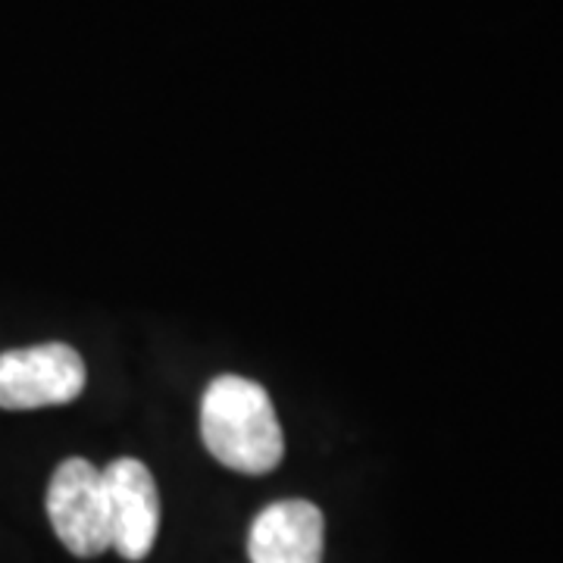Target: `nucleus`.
Segmentation results:
<instances>
[{"instance_id": "nucleus-1", "label": "nucleus", "mask_w": 563, "mask_h": 563, "mask_svg": "<svg viewBox=\"0 0 563 563\" xmlns=\"http://www.w3.org/2000/svg\"><path fill=\"white\" fill-rule=\"evenodd\" d=\"M201 439L222 466L244 476L273 473L285 454L276 407L263 385L244 376H220L207 385Z\"/></svg>"}, {"instance_id": "nucleus-2", "label": "nucleus", "mask_w": 563, "mask_h": 563, "mask_svg": "<svg viewBox=\"0 0 563 563\" xmlns=\"http://www.w3.org/2000/svg\"><path fill=\"white\" fill-rule=\"evenodd\" d=\"M88 369L73 344L47 342L0 354V407L38 410L79 398Z\"/></svg>"}, {"instance_id": "nucleus-3", "label": "nucleus", "mask_w": 563, "mask_h": 563, "mask_svg": "<svg viewBox=\"0 0 563 563\" xmlns=\"http://www.w3.org/2000/svg\"><path fill=\"white\" fill-rule=\"evenodd\" d=\"M47 517L57 539L76 558H98L113 548L103 476L85 457H69L54 470L47 485Z\"/></svg>"}, {"instance_id": "nucleus-4", "label": "nucleus", "mask_w": 563, "mask_h": 563, "mask_svg": "<svg viewBox=\"0 0 563 563\" xmlns=\"http://www.w3.org/2000/svg\"><path fill=\"white\" fill-rule=\"evenodd\" d=\"M110 514V539L125 561H144L161 532V495L151 470L135 457H120L101 470Z\"/></svg>"}, {"instance_id": "nucleus-5", "label": "nucleus", "mask_w": 563, "mask_h": 563, "mask_svg": "<svg viewBox=\"0 0 563 563\" xmlns=\"http://www.w3.org/2000/svg\"><path fill=\"white\" fill-rule=\"evenodd\" d=\"M325 520L310 501H276L257 514L247 536L251 563H322Z\"/></svg>"}]
</instances>
